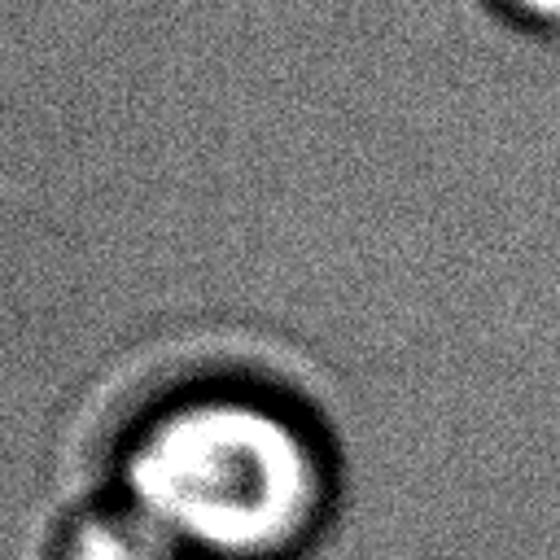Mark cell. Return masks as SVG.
Here are the masks:
<instances>
[{
    "mask_svg": "<svg viewBox=\"0 0 560 560\" xmlns=\"http://www.w3.org/2000/svg\"><path fill=\"white\" fill-rule=\"evenodd\" d=\"M52 560H184L179 547L118 494L79 508L52 538Z\"/></svg>",
    "mask_w": 560,
    "mask_h": 560,
    "instance_id": "cell-2",
    "label": "cell"
},
{
    "mask_svg": "<svg viewBox=\"0 0 560 560\" xmlns=\"http://www.w3.org/2000/svg\"><path fill=\"white\" fill-rule=\"evenodd\" d=\"M114 494L184 560H298L337 508V459L298 402L254 385H197L131 424Z\"/></svg>",
    "mask_w": 560,
    "mask_h": 560,
    "instance_id": "cell-1",
    "label": "cell"
},
{
    "mask_svg": "<svg viewBox=\"0 0 560 560\" xmlns=\"http://www.w3.org/2000/svg\"><path fill=\"white\" fill-rule=\"evenodd\" d=\"M494 9H503L516 22L529 26H556L560 22V0H494Z\"/></svg>",
    "mask_w": 560,
    "mask_h": 560,
    "instance_id": "cell-3",
    "label": "cell"
}]
</instances>
